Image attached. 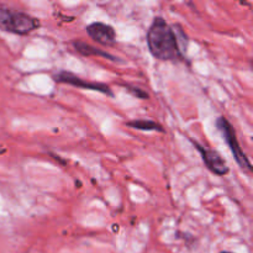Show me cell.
<instances>
[{
  "label": "cell",
  "instance_id": "obj_1",
  "mask_svg": "<svg viewBox=\"0 0 253 253\" xmlns=\"http://www.w3.org/2000/svg\"><path fill=\"white\" fill-rule=\"evenodd\" d=\"M174 30L163 17L157 16L147 31V46L151 54L160 61H180L185 53L188 37L182 27Z\"/></svg>",
  "mask_w": 253,
  "mask_h": 253
},
{
  "label": "cell",
  "instance_id": "obj_2",
  "mask_svg": "<svg viewBox=\"0 0 253 253\" xmlns=\"http://www.w3.org/2000/svg\"><path fill=\"white\" fill-rule=\"evenodd\" d=\"M40 27V20L26 12L17 10L0 7V30L10 34L24 35L31 34Z\"/></svg>",
  "mask_w": 253,
  "mask_h": 253
},
{
  "label": "cell",
  "instance_id": "obj_3",
  "mask_svg": "<svg viewBox=\"0 0 253 253\" xmlns=\"http://www.w3.org/2000/svg\"><path fill=\"white\" fill-rule=\"evenodd\" d=\"M216 127L219 128L220 132L224 136L225 141H226L227 146L231 150L232 156H234L235 161H236L237 165L240 166V168L244 170H247V172H251L252 170V165L250 162L249 157L246 156V153L241 150L239 145V141H237L236 132H235V128L232 127L231 124L229 123L226 118L221 116L216 120Z\"/></svg>",
  "mask_w": 253,
  "mask_h": 253
},
{
  "label": "cell",
  "instance_id": "obj_4",
  "mask_svg": "<svg viewBox=\"0 0 253 253\" xmlns=\"http://www.w3.org/2000/svg\"><path fill=\"white\" fill-rule=\"evenodd\" d=\"M53 79L54 82H57V83L69 84V85L88 89V90H95V91H99V93L106 94V95L109 96H114V93L111 91L110 86L106 85V84L99 83V82L85 81V79L79 78L78 76L71 73V72H66V71L58 72V73L54 74Z\"/></svg>",
  "mask_w": 253,
  "mask_h": 253
},
{
  "label": "cell",
  "instance_id": "obj_5",
  "mask_svg": "<svg viewBox=\"0 0 253 253\" xmlns=\"http://www.w3.org/2000/svg\"><path fill=\"white\" fill-rule=\"evenodd\" d=\"M190 141L195 146L198 152L200 153L203 162H204V165L207 166V168L210 172H212L216 175H226L230 172V168L227 166L226 161L221 157V155L217 151L205 147V146L200 145L199 142L194 140Z\"/></svg>",
  "mask_w": 253,
  "mask_h": 253
},
{
  "label": "cell",
  "instance_id": "obj_6",
  "mask_svg": "<svg viewBox=\"0 0 253 253\" xmlns=\"http://www.w3.org/2000/svg\"><path fill=\"white\" fill-rule=\"evenodd\" d=\"M86 34L103 46H114L116 42V32L113 26L104 22H93L86 26Z\"/></svg>",
  "mask_w": 253,
  "mask_h": 253
},
{
  "label": "cell",
  "instance_id": "obj_7",
  "mask_svg": "<svg viewBox=\"0 0 253 253\" xmlns=\"http://www.w3.org/2000/svg\"><path fill=\"white\" fill-rule=\"evenodd\" d=\"M73 46L78 53L83 54V56H85V57H90V56L104 57V58H108V59H110V61H118L119 59V58H116L115 56H113V54L108 53V52L101 51V49L90 46V44L86 43V42L78 41V40L73 42Z\"/></svg>",
  "mask_w": 253,
  "mask_h": 253
},
{
  "label": "cell",
  "instance_id": "obj_8",
  "mask_svg": "<svg viewBox=\"0 0 253 253\" xmlns=\"http://www.w3.org/2000/svg\"><path fill=\"white\" fill-rule=\"evenodd\" d=\"M130 127L136 128V130H142V131H158V132H163L162 126L158 125L157 123L151 120H135V121H128L126 124Z\"/></svg>",
  "mask_w": 253,
  "mask_h": 253
},
{
  "label": "cell",
  "instance_id": "obj_9",
  "mask_svg": "<svg viewBox=\"0 0 253 253\" xmlns=\"http://www.w3.org/2000/svg\"><path fill=\"white\" fill-rule=\"evenodd\" d=\"M128 90H130L132 94H135L137 98H141V99H145V98L147 99L148 98V94L146 93V91L141 90V89H138V88H133V86H130V89H128Z\"/></svg>",
  "mask_w": 253,
  "mask_h": 253
},
{
  "label": "cell",
  "instance_id": "obj_10",
  "mask_svg": "<svg viewBox=\"0 0 253 253\" xmlns=\"http://www.w3.org/2000/svg\"><path fill=\"white\" fill-rule=\"evenodd\" d=\"M221 253H231V252H221Z\"/></svg>",
  "mask_w": 253,
  "mask_h": 253
}]
</instances>
